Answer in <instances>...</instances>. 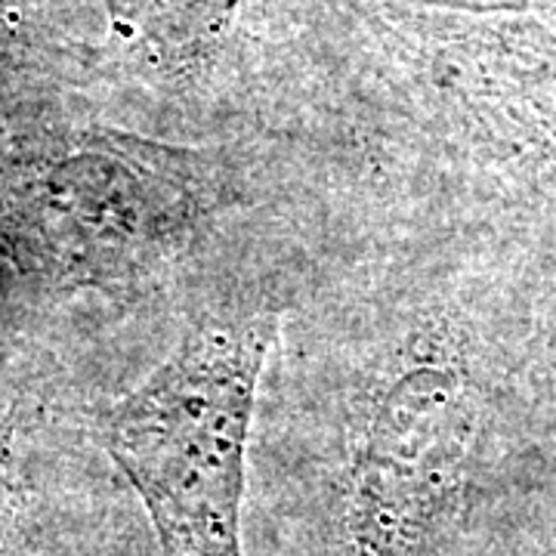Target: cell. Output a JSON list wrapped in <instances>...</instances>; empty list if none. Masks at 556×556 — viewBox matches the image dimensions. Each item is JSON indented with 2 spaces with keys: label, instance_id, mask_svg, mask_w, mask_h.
Returning <instances> with one entry per match:
<instances>
[{
  "label": "cell",
  "instance_id": "cell-3",
  "mask_svg": "<svg viewBox=\"0 0 556 556\" xmlns=\"http://www.w3.org/2000/svg\"><path fill=\"white\" fill-rule=\"evenodd\" d=\"M204 211L195 155L112 137L60 161L40 182V229L93 276L137 273L170 257Z\"/></svg>",
  "mask_w": 556,
  "mask_h": 556
},
{
  "label": "cell",
  "instance_id": "cell-2",
  "mask_svg": "<svg viewBox=\"0 0 556 556\" xmlns=\"http://www.w3.org/2000/svg\"><path fill=\"white\" fill-rule=\"evenodd\" d=\"M479 396L464 362L405 368L365 424L338 501L340 556H439L470 504Z\"/></svg>",
  "mask_w": 556,
  "mask_h": 556
},
{
  "label": "cell",
  "instance_id": "cell-4",
  "mask_svg": "<svg viewBox=\"0 0 556 556\" xmlns=\"http://www.w3.org/2000/svg\"><path fill=\"white\" fill-rule=\"evenodd\" d=\"M35 517L31 492L10 442L0 437V556H31Z\"/></svg>",
  "mask_w": 556,
  "mask_h": 556
},
{
  "label": "cell",
  "instance_id": "cell-5",
  "mask_svg": "<svg viewBox=\"0 0 556 556\" xmlns=\"http://www.w3.org/2000/svg\"><path fill=\"white\" fill-rule=\"evenodd\" d=\"M554 365H556V331H554Z\"/></svg>",
  "mask_w": 556,
  "mask_h": 556
},
{
  "label": "cell",
  "instance_id": "cell-1",
  "mask_svg": "<svg viewBox=\"0 0 556 556\" xmlns=\"http://www.w3.org/2000/svg\"><path fill=\"white\" fill-rule=\"evenodd\" d=\"M273 328L266 313L201 325L102 427L161 556H244L248 437Z\"/></svg>",
  "mask_w": 556,
  "mask_h": 556
}]
</instances>
